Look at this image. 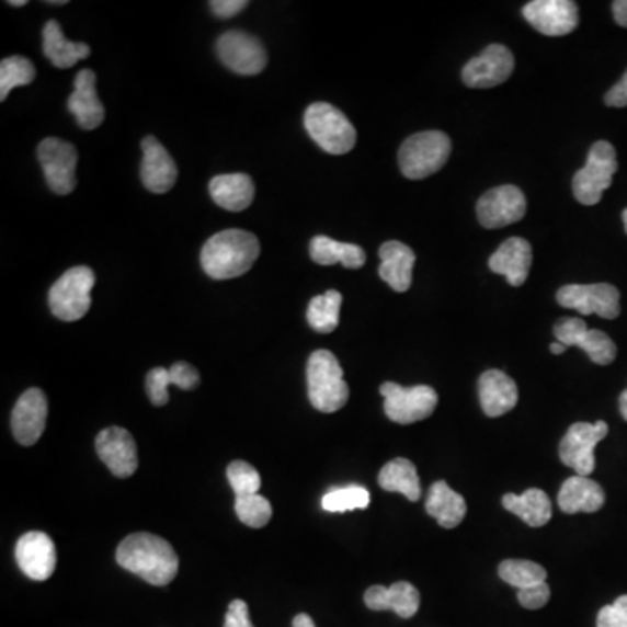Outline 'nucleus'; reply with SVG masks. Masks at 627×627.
Returning a JSON list of instances; mask_svg holds the SVG:
<instances>
[{
	"label": "nucleus",
	"instance_id": "nucleus-1",
	"mask_svg": "<svg viewBox=\"0 0 627 627\" xmlns=\"http://www.w3.org/2000/svg\"><path fill=\"white\" fill-rule=\"evenodd\" d=\"M115 558L124 570L152 585H168L179 573V556L173 547L152 534L127 535Z\"/></svg>",
	"mask_w": 627,
	"mask_h": 627
},
{
	"label": "nucleus",
	"instance_id": "nucleus-2",
	"mask_svg": "<svg viewBox=\"0 0 627 627\" xmlns=\"http://www.w3.org/2000/svg\"><path fill=\"white\" fill-rule=\"evenodd\" d=\"M259 256L256 236L241 229L221 230L204 244L201 265L213 280H233L247 274Z\"/></svg>",
	"mask_w": 627,
	"mask_h": 627
},
{
	"label": "nucleus",
	"instance_id": "nucleus-3",
	"mask_svg": "<svg viewBox=\"0 0 627 627\" xmlns=\"http://www.w3.org/2000/svg\"><path fill=\"white\" fill-rule=\"evenodd\" d=\"M307 392L310 404L322 413H335L347 404L349 387L344 380V369L333 352L321 349L309 357Z\"/></svg>",
	"mask_w": 627,
	"mask_h": 627
},
{
	"label": "nucleus",
	"instance_id": "nucleus-4",
	"mask_svg": "<svg viewBox=\"0 0 627 627\" xmlns=\"http://www.w3.org/2000/svg\"><path fill=\"white\" fill-rule=\"evenodd\" d=\"M307 133L324 152L344 156L356 145V127L345 117L344 112L330 103L318 102L309 105L304 115Z\"/></svg>",
	"mask_w": 627,
	"mask_h": 627
},
{
	"label": "nucleus",
	"instance_id": "nucleus-5",
	"mask_svg": "<svg viewBox=\"0 0 627 627\" xmlns=\"http://www.w3.org/2000/svg\"><path fill=\"white\" fill-rule=\"evenodd\" d=\"M452 141L441 132H422L410 136L399 149L401 173L410 180H424L446 164Z\"/></svg>",
	"mask_w": 627,
	"mask_h": 627
},
{
	"label": "nucleus",
	"instance_id": "nucleus-6",
	"mask_svg": "<svg viewBox=\"0 0 627 627\" xmlns=\"http://www.w3.org/2000/svg\"><path fill=\"white\" fill-rule=\"evenodd\" d=\"M619 168L617 153L608 141H596L591 147L588 162L573 176L572 191L575 200L584 206L600 203L603 192L611 189L615 171Z\"/></svg>",
	"mask_w": 627,
	"mask_h": 627
},
{
	"label": "nucleus",
	"instance_id": "nucleus-7",
	"mask_svg": "<svg viewBox=\"0 0 627 627\" xmlns=\"http://www.w3.org/2000/svg\"><path fill=\"white\" fill-rule=\"evenodd\" d=\"M94 281V272L84 265L65 272L49 292V307L56 318L67 322L84 318L91 309Z\"/></svg>",
	"mask_w": 627,
	"mask_h": 627
},
{
	"label": "nucleus",
	"instance_id": "nucleus-8",
	"mask_svg": "<svg viewBox=\"0 0 627 627\" xmlns=\"http://www.w3.org/2000/svg\"><path fill=\"white\" fill-rule=\"evenodd\" d=\"M380 395L386 415L396 424H415L429 419L437 407V392L429 386L401 387L386 381L380 386Z\"/></svg>",
	"mask_w": 627,
	"mask_h": 627
},
{
	"label": "nucleus",
	"instance_id": "nucleus-9",
	"mask_svg": "<svg viewBox=\"0 0 627 627\" xmlns=\"http://www.w3.org/2000/svg\"><path fill=\"white\" fill-rule=\"evenodd\" d=\"M556 300L565 309L600 318L615 319L620 314V293L612 284H567L556 293Z\"/></svg>",
	"mask_w": 627,
	"mask_h": 627
},
{
	"label": "nucleus",
	"instance_id": "nucleus-10",
	"mask_svg": "<svg viewBox=\"0 0 627 627\" xmlns=\"http://www.w3.org/2000/svg\"><path fill=\"white\" fill-rule=\"evenodd\" d=\"M608 434V425L603 420H597L596 424L588 422H577L568 429L560 445V458L565 466L572 467L577 476H588L596 467L594 448L603 437Z\"/></svg>",
	"mask_w": 627,
	"mask_h": 627
},
{
	"label": "nucleus",
	"instance_id": "nucleus-11",
	"mask_svg": "<svg viewBox=\"0 0 627 627\" xmlns=\"http://www.w3.org/2000/svg\"><path fill=\"white\" fill-rule=\"evenodd\" d=\"M47 185L55 194L67 195L76 189L77 149L60 138H46L37 149Z\"/></svg>",
	"mask_w": 627,
	"mask_h": 627
},
{
	"label": "nucleus",
	"instance_id": "nucleus-12",
	"mask_svg": "<svg viewBox=\"0 0 627 627\" xmlns=\"http://www.w3.org/2000/svg\"><path fill=\"white\" fill-rule=\"evenodd\" d=\"M555 337L565 347H579L596 365H612L617 356L614 340L600 330H590L581 318H563L555 324Z\"/></svg>",
	"mask_w": 627,
	"mask_h": 627
},
{
	"label": "nucleus",
	"instance_id": "nucleus-13",
	"mask_svg": "<svg viewBox=\"0 0 627 627\" xmlns=\"http://www.w3.org/2000/svg\"><path fill=\"white\" fill-rule=\"evenodd\" d=\"M217 52L225 67L239 76H256L267 65L265 47L247 32H225L218 38Z\"/></svg>",
	"mask_w": 627,
	"mask_h": 627
},
{
	"label": "nucleus",
	"instance_id": "nucleus-14",
	"mask_svg": "<svg viewBox=\"0 0 627 627\" xmlns=\"http://www.w3.org/2000/svg\"><path fill=\"white\" fill-rule=\"evenodd\" d=\"M514 72V56L502 44H490L481 55L467 61L463 81L472 90H488L508 81Z\"/></svg>",
	"mask_w": 627,
	"mask_h": 627
},
{
	"label": "nucleus",
	"instance_id": "nucleus-15",
	"mask_svg": "<svg viewBox=\"0 0 627 627\" xmlns=\"http://www.w3.org/2000/svg\"><path fill=\"white\" fill-rule=\"evenodd\" d=\"M479 224L485 229H502L523 220L526 213V197L522 189L501 185L492 189L478 201L476 206Z\"/></svg>",
	"mask_w": 627,
	"mask_h": 627
},
{
	"label": "nucleus",
	"instance_id": "nucleus-16",
	"mask_svg": "<svg viewBox=\"0 0 627 627\" xmlns=\"http://www.w3.org/2000/svg\"><path fill=\"white\" fill-rule=\"evenodd\" d=\"M523 16L535 31L549 37L572 34L579 26V8L573 0H532Z\"/></svg>",
	"mask_w": 627,
	"mask_h": 627
},
{
	"label": "nucleus",
	"instance_id": "nucleus-17",
	"mask_svg": "<svg viewBox=\"0 0 627 627\" xmlns=\"http://www.w3.org/2000/svg\"><path fill=\"white\" fill-rule=\"evenodd\" d=\"M16 561L18 567L32 581H47L55 573V543L43 532H29L18 540Z\"/></svg>",
	"mask_w": 627,
	"mask_h": 627
},
{
	"label": "nucleus",
	"instance_id": "nucleus-18",
	"mask_svg": "<svg viewBox=\"0 0 627 627\" xmlns=\"http://www.w3.org/2000/svg\"><path fill=\"white\" fill-rule=\"evenodd\" d=\"M96 454L117 478H129L138 469L136 443L126 429L109 428L98 434Z\"/></svg>",
	"mask_w": 627,
	"mask_h": 627
},
{
	"label": "nucleus",
	"instance_id": "nucleus-19",
	"mask_svg": "<svg viewBox=\"0 0 627 627\" xmlns=\"http://www.w3.org/2000/svg\"><path fill=\"white\" fill-rule=\"evenodd\" d=\"M47 420V399L41 389H29L18 399L11 415V429L18 443L32 446L41 440Z\"/></svg>",
	"mask_w": 627,
	"mask_h": 627
},
{
	"label": "nucleus",
	"instance_id": "nucleus-20",
	"mask_svg": "<svg viewBox=\"0 0 627 627\" xmlns=\"http://www.w3.org/2000/svg\"><path fill=\"white\" fill-rule=\"evenodd\" d=\"M141 150H144L141 182H144L145 187L153 194H164V192L171 191L176 179H179V170H176L173 157L153 136L144 138Z\"/></svg>",
	"mask_w": 627,
	"mask_h": 627
},
{
	"label": "nucleus",
	"instance_id": "nucleus-21",
	"mask_svg": "<svg viewBox=\"0 0 627 627\" xmlns=\"http://www.w3.org/2000/svg\"><path fill=\"white\" fill-rule=\"evenodd\" d=\"M76 90L68 98V111L76 117L77 124L91 132L96 127L102 126L105 121V109L96 94V76L90 68H84L81 72L77 73Z\"/></svg>",
	"mask_w": 627,
	"mask_h": 627
},
{
	"label": "nucleus",
	"instance_id": "nucleus-22",
	"mask_svg": "<svg viewBox=\"0 0 627 627\" xmlns=\"http://www.w3.org/2000/svg\"><path fill=\"white\" fill-rule=\"evenodd\" d=\"M531 242L522 238H511L502 244L488 260V267L495 274H501L511 286H522L528 280L532 267Z\"/></svg>",
	"mask_w": 627,
	"mask_h": 627
},
{
	"label": "nucleus",
	"instance_id": "nucleus-23",
	"mask_svg": "<svg viewBox=\"0 0 627 627\" xmlns=\"http://www.w3.org/2000/svg\"><path fill=\"white\" fill-rule=\"evenodd\" d=\"M479 403L488 417H502L517 404V386L501 369H488L479 377Z\"/></svg>",
	"mask_w": 627,
	"mask_h": 627
},
{
	"label": "nucleus",
	"instance_id": "nucleus-24",
	"mask_svg": "<svg viewBox=\"0 0 627 627\" xmlns=\"http://www.w3.org/2000/svg\"><path fill=\"white\" fill-rule=\"evenodd\" d=\"M365 603L369 611H392L401 619H410L419 612L420 593L410 582H396L386 585H372L365 593Z\"/></svg>",
	"mask_w": 627,
	"mask_h": 627
},
{
	"label": "nucleus",
	"instance_id": "nucleus-25",
	"mask_svg": "<svg viewBox=\"0 0 627 627\" xmlns=\"http://www.w3.org/2000/svg\"><path fill=\"white\" fill-rule=\"evenodd\" d=\"M380 274L381 280L389 284L390 288L398 293L410 289L413 267H415V253L410 247L399 241H387L381 244L380 251Z\"/></svg>",
	"mask_w": 627,
	"mask_h": 627
},
{
	"label": "nucleus",
	"instance_id": "nucleus-26",
	"mask_svg": "<svg viewBox=\"0 0 627 627\" xmlns=\"http://www.w3.org/2000/svg\"><path fill=\"white\" fill-rule=\"evenodd\" d=\"M603 504H605L603 488L585 476L568 478L558 493V505L567 514L596 513Z\"/></svg>",
	"mask_w": 627,
	"mask_h": 627
},
{
	"label": "nucleus",
	"instance_id": "nucleus-27",
	"mask_svg": "<svg viewBox=\"0 0 627 627\" xmlns=\"http://www.w3.org/2000/svg\"><path fill=\"white\" fill-rule=\"evenodd\" d=\"M209 194L220 208L244 212L253 203L254 183L244 173L220 174L209 182Z\"/></svg>",
	"mask_w": 627,
	"mask_h": 627
},
{
	"label": "nucleus",
	"instance_id": "nucleus-28",
	"mask_svg": "<svg viewBox=\"0 0 627 627\" xmlns=\"http://www.w3.org/2000/svg\"><path fill=\"white\" fill-rule=\"evenodd\" d=\"M425 511L443 528H455L464 522L467 504L464 497L454 492L446 481H436L433 487L429 488Z\"/></svg>",
	"mask_w": 627,
	"mask_h": 627
},
{
	"label": "nucleus",
	"instance_id": "nucleus-29",
	"mask_svg": "<svg viewBox=\"0 0 627 627\" xmlns=\"http://www.w3.org/2000/svg\"><path fill=\"white\" fill-rule=\"evenodd\" d=\"M502 505L505 511L522 517L526 525L534 526V528L547 525L552 517L551 501L547 493L538 488H528L522 495L508 493L502 497Z\"/></svg>",
	"mask_w": 627,
	"mask_h": 627
},
{
	"label": "nucleus",
	"instance_id": "nucleus-30",
	"mask_svg": "<svg viewBox=\"0 0 627 627\" xmlns=\"http://www.w3.org/2000/svg\"><path fill=\"white\" fill-rule=\"evenodd\" d=\"M44 55L55 67L70 68L91 55V47L84 43H70L61 31L60 23L47 22L44 26Z\"/></svg>",
	"mask_w": 627,
	"mask_h": 627
},
{
	"label": "nucleus",
	"instance_id": "nucleus-31",
	"mask_svg": "<svg viewBox=\"0 0 627 627\" xmlns=\"http://www.w3.org/2000/svg\"><path fill=\"white\" fill-rule=\"evenodd\" d=\"M310 259L319 265L342 263L345 269H361L366 263V253L357 244L339 242L328 236H316L310 241Z\"/></svg>",
	"mask_w": 627,
	"mask_h": 627
},
{
	"label": "nucleus",
	"instance_id": "nucleus-32",
	"mask_svg": "<svg viewBox=\"0 0 627 627\" xmlns=\"http://www.w3.org/2000/svg\"><path fill=\"white\" fill-rule=\"evenodd\" d=\"M378 485L386 492L403 493L411 502L419 501L420 495H422L415 464L410 463L408 458H395L381 467Z\"/></svg>",
	"mask_w": 627,
	"mask_h": 627
},
{
	"label": "nucleus",
	"instance_id": "nucleus-33",
	"mask_svg": "<svg viewBox=\"0 0 627 627\" xmlns=\"http://www.w3.org/2000/svg\"><path fill=\"white\" fill-rule=\"evenodd\" d=\"M342 295L337 289H330L324 295H318L310 300L307 309V322L318 333H331L339 327Z\"/></svg>",
	"mask_w": 627,
	"mask_h": 627
},
{
	"label": "nucleus",
	"instance_id": "nucleus-34",
	"mask_svg": "<svg viewBox=\"0 0 627 627\" xmlns=\"http://www.w3.org/2000/svg\"><path fill=\"white\" fill-rule=\"evenodd\" d=\"M502 581L513 585L517 591L546 582L547 573L543 567L528 560H505L499 565Z\"/></svg>",
	"mask_w": 627,
	"mask_h": 627
},
{
	"label": "nucleus",
	"instance_id": "nucleus-35",
	"mask_svg": "<svg viewBox=\"0 0 627 627\" xmlns=\"http://www.w3.org/2000/svg\"><path fill=\"white\" fill-rule=\"evenodd\" d=\"M34 81L35 68L32 61L23 56H9L0 64V100L5 102L14 88L31 84Z\"/></svg>",
	"mask_w": 627,
	"mask_h": 627
},
{
	"label": "nucleus",
	"instance_id": "nucleus-36",
	"mask_svg": "<svg viewBox=\"0 0 627 627\" xmlns=\"http://www.w3.org/2000/svg\"><path fill=\"white\" fill-rule=\"evenodd\" d=\"M322 509L328 513H345L365 509L369 504V492L363 487L335 488L322 497Z\"/></svg>",
	"mask_w": 627,
	"mask_h": 627
},
{
	"label": "nucleus",
	"instance_id": "nucleus-37",
	"mask_svg": "<svg viewBox=\"0 0 627 627\" xmlns=\"http://www.w3.org/2000/svg\"><path fill=\"white\" fill-rule=\"evenodd\" d=\"M233 508H236L239 522L251 526V528H263L271 522V502L265 497L260 495V493H256V495L236 497V505Z\"/></svg>",
	"mask_w": 627,
	"mask_h": 627
},
{
	"label": "nucleus",
	"instance_id": "nucleus-38",
	"mask_svg": "<svg viewBox=\"0 0 627 627\" xmlns=\"http://www.w3.org/2000/svg\"><path fill=\"white\" fill-rule=\"evenodd\" d=\"M227 478L236 497L256 495L262 487L259 470L244 460H236L227 467Z\"/></svg>",
	"mask_w": 627,
	"mask_h": 627
},
{
	"label": "nucleus",
	"instance_id": "nucleus-39",
	"mask_svg": "<svg viewBox=\"0 0 627 627\" xmlns=\"http://www.w3.org/2000/svg\"><path fill=\"white\" fill-rule=\"evenodd\" d=\"M171 386L170 369L153 368L147 375V392L156 407H164L170 401L168 387Z\"/></svg>",
	"mask_w": 627,
	"mask_h": 627
},
{
	"label": "nucleus",
	"instance_id": "nucleus-40",
	"mask_svg": "<svg viewBox=\"0 0 627 627\" xmlns=\"http://www.w3.org/2000/svg\"><path fill=\"white\" fill-rule=\"evenodd\" d=\"M596 627H627V594L617 597L612 605L603 606L597 614Z\"/></svg>",
	"mask_w": 627,
	"mask_h": 627
},
{
	"label": "nucleus",
	"instance_id": "nucleus-41",
	"mask_svg": "<svg viewBox=\"0 0 627 627\" xmlns=\"http://www.w3.org/2000/svg\"><path fill=\"white\" fill-rule=\"evenodd\" d=\"M549 597H551V590H549L547 582L517 591V602H520V605L528 608V611L543 608V606H546L547 602H549Z\"/></svg>",
	"mask_w": 627,
	"mask_h": 627
},
{
	"label": "nucleus",
	"instance_id": "nucleus-42",
	"mask_svg": "<svg viewBox=\"0 0 627 627\" xmlns=\"http://www.w3.org/2000/svg\"><path fill=\"white\" fill-rule=\"evenodd\" d=\"M171 386L180 387L183 390H192L200 386V372L189 363H174L170 368Z\"/></svg>",
	"mask_w": 627,
	"mask_h": 627
},
{
	"label": "nucleus",
	"instance_id": "nucleus-43",
	"mask_svg": "<svg viewBox=\"0 0 627 627\" xmlns=\"http://www.w3.org/2000/svg\"><path fill=\"white\" fill-rule=\"evenodd\" d=\"M224 627H253L250 620V611L242 600H233L225 615Z\"/></svg>",
	"mask_w": 627,
	"mask_h": 627
},
{
	"label": "nucleus",
	"instance_id": "nucleus-44",
	"mask_svg": "<svg viewBox=\"0 0 627 627\" xmlns=\"http://www.w3.org/2000/svg\"><path fill=\"white\" fill-rule=\"evenodd\" d=\"M213 13L217 14L221 20L233 18L248 8L247 0H213L209 2Z\"/></svg>",
	"mask_w": 627,
	"mask_h": 627
},
{
	"label": "nucleus",
	"instance_id": "nucleus-45",
	"mask_svg": "<svg viewBox=\"0 0 627 627\" xmlns=\"http://www.w3.org/2000/svg\"><path fill=\"white\" fill-rule=\"evenodd\" d=\"M605 103L608 106H615V109L627 106V70L620 77V81L612 86V90L605 94Z\"/></svg>",
	"mask_w": 627,
	"mask_h": 627
},
{
	"label": "nucleus",
	"instance_id": "nucleus-46",
	"mask_svg": "<svg viewBox=\"0 0 627 627\" xmlns=\"http://www.w3.org/2000/svg\"><path fill=\"white\" fill-rule=\"evenodd\" d=\"M612 13H614L617 25L627 29V0H615L612 4Z\"/></svg>",
	"mask_w": 627,
	"mask_h": 627
},
{
	"label": "nucleus",
	"instance_id": "nucleus-47",
	"mask_svg": "<svg viewBox=\"0 0 627 627\" xmlns=\"http://www.w3.org/2000/svg\"><path fill=\"white\" fill-rule=\"evenodd\" d=\"M293 627H316L312 617L307 614H298L295 619H293Z\"/></svg>",
	"mask_w": 627,
	"mask_h": 627
},
{
	"label": "nucleus",
	"instance_id": "nucleus-48",
	"mask_svg": "<svg viewBox=\"0 0 627 627\" xmlns=\"http://www.w3.org/2000/svg\"><path fill=\"white\" fill-rule=\"evenodd\" d=\"M619 408H620V415L627 422V389L624 390L623 395L619 398Z\"/></svg>",
	"mask_w": 627,
	"mask_h": 627
},
{
	"label": "nucleus",
	"instance_id": "nucleus-49",
	"mask_svg": "<svg viewBox=\"0 0 627 627\" xmlns=\"http://www.w3.org/2000/svg\"><path fill=\"white\" fill-rule=\"evenodd\" d=\"M551 352L552 354H556V356H560V354H563L565 351H567V347H565L563 344H560V342H555V344H551Z\"/></svg>",
	"mask_w": 627,
	"mask_h": 627
},
{
	"label": "nucleus",
	"instance_id": "nucleus-50",
	"mask_svg": "<svg viewBox=\"0 0 627 627\" xmlns=\"http://www.w3.org/2000/svg\"><path fill=\"white\" fill-rule=\"evenodd\" d=\"M9 5H14V8H23L26 5V0H9Z\"/></svg>",
	"mask_w": 627,
	"mask_h": 627
},
{
	"label": "nucleus",
	"instance_id": "nucleus-51",
	"mask_svg": "<svg viewBox=\"0 0 627 627\" xmlns=\"http://www.w3.org/2000/svg\"><path fill=\"white\" fill-rule=\"evenodd\" d=\"M49 4H52V5H65V4H67V0H52V2H49Z\"/></svg>",
	"mask_w": 627,
	"mask_h": 627
},
{
	"label": "nucleus",
	"instance_id": "nucleus-52",
	"mask_svg": "<svg viewBox=\"0 0 627 627\" xmlns=\"http://www.w3.org/2000/svg\"><path fill=\"white\" fill-rule=\"evenodd\" d=\"M623 221H624V227H626V233H627V209H624Z\"/></svg>",
	"mask_w": 627,
	"mask_h": 627
}]
</instances>
